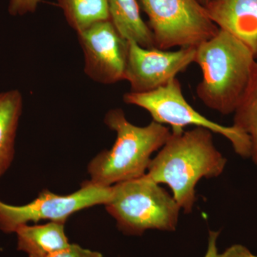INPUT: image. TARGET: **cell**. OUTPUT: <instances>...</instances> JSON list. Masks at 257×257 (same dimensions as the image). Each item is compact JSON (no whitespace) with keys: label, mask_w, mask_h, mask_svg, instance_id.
<instances>
[{"label":"cell","mask_w":257,"mask_h":257,"mask_svg":"<svg viewBox=\"0 0 257 257\" xmlns=\"http://www.w3.org/2000/svg\"><path fill=\"white\" fill-rule=\"evenodd\" d=\"M212 132L204 127L173 133L152 158L146 173L154 182L167 184L186 214L195 204L196 187L203 178L219 177L227 160L214 145Z\"/></svg>","instance_id":"6da1fadb"},{"label":"cell","mask_w":257,"mask_h":257,"mask_svg":"<svg viewBox=\"0 0 257 257\" xmlns=\"http://www.w3.org/2000/svg\"><path fill=\"white\" fill-rule=\"evenodd\" d=\"M256 62L239 40L219 30L196 47L194 62L202 72L196 89L198 97L221 114H234L249 86Z\"/></svg>","instance_id":"7a4b0ae2"},{"label":"cell","mask_w":257,"mask_h":257,"mask_svg":"<svg viewBox=\"0 0 257 257\" xmlns=\"http://www.w3.org/2000/svg\"><path fill=\"white\" fill-rule=\"evenodd\" d=\"M104 123L116 133V141L110 150L99 152L87 166L88 181L99 187H112L143 177L152 155L164 146L171 135L168 126L156 121L144 126L132 124L119 108L108 111Z\"/></svg>","instance_id":"3957f363"},{"label":"cell","mask_w":257,"mask_h":257,"mask_svg":"<svg viewBox=\"0 0 257 257\" xmlns=\"http://www.w3.org/2000/svg\"><path fill=\"white\" fill-rule=\"evenodd\" d=\"M123 234L141 236L147 230L173 231L182 210L172 194L146 174L112 186V195L105 205Z\"/></svg>","instance_id":"277c9868"},{"label":"cell","mask_w":257,"mask_h":257,"mask_svg":"<svg viewBox=\"0 0 257 257\" xmlns=\"http://www.w3.org/2000/svg\"><path fill=\"white\" fill-rule=\"evenodd\" d=\"M126 104L140 106L148 111L154 121L171 126V132L184 131L187 126L204 127L227 139L234 152L250 158L249 138L234 126H224L207 119L186 100L179 79L175 78L163 87L146 93L127 92L123 96Z\"/></svg>","instance_id":"5b68a950"},{"label":"cell","mask_w":257,"mask_h":257,"mask_svg":"<svg viewBox=\"0 0 257 257\" xmlns=\"http://www.w3.org/2000/svg\"><path fill=\"white\" fill-rule=\"evenodd\" d=\"M155 48L197 47L219 32L199 0H140Z\"/></svg>","instance_id":"8992f818"},{"label":"cell","mask_w":257,"mask_h":257,"mask_svg":"<svg viewBox=\"0 0 257 257\" xmlns=\"http://www.w3.org/2000/svg\"><path fill=\"white\" fill-rule=\"evenodd\" d=\"M112 195V187L94 185L87 180L72 194L61 195L44 189L38 197L25 205L15 206L0 200V231L15 234L23 225L47 220L65 224L72 214L94 207L105 205Z\"/></svg>","instance_id":"52a82bcc"},{"label":"cell","mask_w":257,"mask_h":257,"mask_svg":"<svg viewBox=\"0 0 257 257\" xmlns=\"http://www.w3.org/2000/svg\"><path fill=\"white\" fill-rule=\"evenodd\" d=\"M84 57V73L94 82L112 84L124 80L128 40L110 20L98 22L77 33Z\"/></svg>","instance_id":"ba28073f"},{"label":"cell","mask_w":257,"mask_h":257,"mask_svg":"<svg viewBox=\"0 0 257 257\" xmlns=\"http://www.w3.org/2000/svg\"><path fill=\"white\" fill-rule=\"evenodd\" d=\"M196 47H181L177 51L147 49L128 41L124 80L130 92L146 93L163 87L194 62Z\"/></svg>","instance_id":"9c48e42d"},{"label":"cell","mask_w":257,"mask_h":257,"mask_svg":"<svg viewBox=\"0 0 257 257\" xmlns=\"http://www.w3.org/2000/svg\"><path fill=\"white\" fill-rule=\"evenodd\" d=\"M208 17L219 30L239 40L257 59V0H209Z\"/></svg>","instance_id":"30bf717a"},{"label":"cell","mask_w":257,"mask_h":257,"mask_svg":"<svg viewBox=\"0 0 257 257\" xmlns=\"http://www.w3.org/2000/svg\"><path fill=\"white\" fill-rule=\"evenodd\" d=\"M17 249L28 257H49L70 244L64 224L49 221L47 224H25L15 233Z\"/></svg>","instance_id":"8fae6325"},{"label":"cell","mask_w":257,"mask_h":257,"mask_svg":"<svg viewBox=\"0 0 257 257\" xmlns=\"http://www.w3.org/2000/svg\"><path fill=\"white\" fill-rule=\"evenodd\" d=\"M23 96L18 89L0 92V179L11 167L15 155V143Z\"/></svg>","instance_id":"7c38bea8"},{"label":"cell","mask_w":257,"mask_h":257,"mask_svg":"<svg viewBox=\"0 0 257 257\" xmlns=\"http://www.w3.org/2000/svg\"><path fill=\"white\" fill-rule=\"evenodd\" d=\"M108 10L109 20L121 36L144 48H155L152 32L142 18L138 0H108Z\"/></svg>","instance_id":"4fadbf2b"},{"label":"cell","mask_w":257,"mask_h":257,"mask_svg":"<svg viewBox=\"0 0 257 257\" xmlns=\"http://www.w3.org/2000/svg\"><path fill=\"white\" fill-rule=\"evenodd\" d=\"M67 23L77 33L109 20L108 0H57Z\"/></svg>","instance_id":"5bb4252c"},{"label":"cell","mask_w":257,"mask_h":257,"mask_svg":"<svg viewBox=\"0 0 257 257\" xmlns=\"http://www.w3.org/2000/svg\"><path fill=\"white\" fill-rule=\"evenodd\" d=\"M233 126L249 138L250 158L257 168V62L247 90L234 112Z\"/></svg>","instance_id":"9a60e30c"},{"label":"cell","mask_w":257,"mask_h":257,"mask_svg":"<svg viewBox=\"0 0 257 257\" xmlns=\"http://www.w3.org/2000/svg\"><path fill=\"white\" fill-rule=\"evenodd\" d=\"M41 0H9L8 13L12 16H24L34 13Z\"/></svg>","instance_id":"2e32d148"},{"label":"cell","mask_w":257,"mask_h":257,"mask_svg":"<svg viewBox=\"0 0 257 257\" xmlns=\"http://www.w3.org/2000/svg\"><path fill=\"white\" fill-rule=\"evenodd\" d=\"M49 257H104L99 251L83 248L77 243H71L67 248Z\"/></svg>","instance_id":"e0dca14e"},{"label":"cell","mask_w":257,"mask_h":257,"mask_svg":"<svg viewBox=\"0 0 257 257\" xmlns=\"http://www.w3.org/2000/svg\"><path fill=\"white\" fill-rule=\"evenodd\" d=\"M216 257H257L247 248L241 244H235L226 248L224 252L218 253Z\"/></svg>","instance_id":"ac0fdd59"},{"label":"cell","mask_w":257,"mask_h":257,"mask_svg":"<svg viewBox=\"0 0 257 257\" xmlns=\"http://www.w3.org/2000/svg\"><path fill=\"white\" fill-rule=\"evenodd\" d=\"M219 231H209L207 252L204 257H216L218 254L217 239Z\"/></svg>","instance_id":"d6986e66"},{"label":"cell","mask_w":257,"mask_h":257,"mask_svg":"<svg viewBox=\"0 0 257 257\" xmlns=\"http://www.w3.org/2000/svg\"><path fill=\"white\" fill-rule=\"evenodd\" d=\"M199 1L200 2L201 4L204 5V6H205V5H207L208 3H209V0H199Z\"/></svg>","instance_id":"ffe728a7"}]
</instances>
